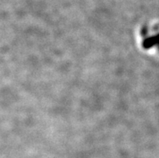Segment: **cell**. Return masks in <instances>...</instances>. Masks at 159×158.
<instances>
[{
	"label": "cell",
	"instance_id": "1",
	"mask_svg": "<svg viewBox=\"0 0 159 158\" xmlns=\"http://www.w3.org/2000/svg\"><path fill=\"white\" fill-rule=\"evenodd\" d=\"M137 41L144 52L159 55V23L142 25L137 32Z\"/></svg>",
	"mask_w": 159,
	"mask_h": 158
}]
</instances>
